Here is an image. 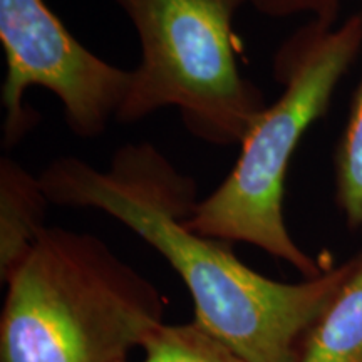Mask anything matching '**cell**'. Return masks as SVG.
<instances>
[{"instance_id":"10","label":"cell","mask_w":362,"mask_h":362,"mask_svg":"<svg viewBox=\"0 0 362 362\" xmlns=\"http://www.w3.org/2000/svg\"><path fill=\"white\" fill-rule=\"evenodd\" d=\"M257 12L269 17H293L309 16L310 21L322 24H337L342 0H243Z\"/></svg>"},{"instance_id":"3","label":"cell","mask_w":362,"mask_h":362,"mask_svg":"<svg viewBox=\"0 0 362 362\" xmlns=\"http://www.w3.org/2000/svg\"><path fill=\"white\" fill-rule=\"evenodd\" d=\"M361 49L362 13L334 25L310 21L280 44L274 79L282 93L248 129L232 171L194 206L185 221L188 228L226 243L260 248L287 262L304 279L324 274L288 233L285 178L298 143L329 110Z\"/></svg>"},{"instance_id":"8","label":"cell","mask_w":362,"mask_h":362,"mask_svg":"<svg viewBox=\"0 0 362 362\" xmlns=\"http://www.w3.org/2000/svg\"><path fill=\"white\" fill-rule=\"evenodd\" d=\"M336 200L347 226L362 230V76L336 153Z\"/></svg>"},{"instance_id":"9","label":"cell","mask_w":362,"mask_h":362,"mask_svg":"<svg viewBox=\"0 0 362 362\" xmlns=\"http://www.w3.org/2000/svg\"><path fill=\"white\" fill-rule=\"evenodd\" d=\"M141 349V362H245L194 322H165L146 339Z\"/></svg>"},{"instance_id":"2","label":"cell","mask_w":362,"mask_h":362,"mask_svg":"<svg viewBox=\"0 0 362 362\" xmlns=\"http://www.w3.org/2000/svg\"><path fill=\"white\" fill-rule=\"evenodd\" d=\"M0 362H123L166 298L93 233L47 226L6 279Z\"/></svg>"},{"instance_id":"4","label":"cell","mask_w":362,"mask_h":362,"mask_svg":"<svg viewBox=\"0 0 362 362\" xmlns=\"http://www.w3.org/2000/svg\"><path fill=\"white\" fill-rule=\"evenodd\" d=\"M133 24L138 66L117 123H138L163 107L178 110L194 138L215 146L242 144L267 103L242 74L233 17L243 0H111Z\"/></svg>"},{"instance_id":"1","label":"cell","mask_w":362,"mask_h":362,"mask_svg":"<svg viewBox=\"0 0 362 362\" xmlns=\"http://www.w3.org/2000/svg\"><path fill=\"white\" fill-rule=\"evenodd\" d=\"M52 205L90 208L155 248L187 285L193 322L245 362H296L298 347L354 269V257L287 284L243 264L228 243L188 228L197 181L151 143H128L99 170L59 156L39 175Z\"/></svg>"},{"instance_id":"6","label":"cell","mask_w":362,"mask_h":362,"mask_svg":"<svg viewBox=\"0 0 362 362\" xmlns=\"http://www.w3.org/2000/svg\"><path fill=\"white\" fill-rule=\"evenodd\" d=\"M51 205L39 176L12 158H0V280L24 260L40 233L47 228Z\"/></svg>"},{"instance_id":"5","label":"cell","mask_w":362,"mask_h":362,"mask_svg":"<svg viewBox=\"0 0 362 362\" xmlns=\"http://www.w3.org/2000/svg\"><path fill=\"white\" fill-rule=\"evenodd\" d=\"M0 42L6 79L0 93L4 148H13L39 116L25 106L33 88L52 93L69 129L79 138H98L116 121L131 69L104 61L69 33L44 0H0Z\"/></svg>"},{"instance_id":"7","label":"cell","mask_w":362,"mask_h":362,"mask_svg":"<svg viewBox=\"0 0 362 362\" xmlns=\"http://www.w3.org/2000/svg\"><path fill=\"white\" fill-rule=\"evenodd\" d=\"M296 362H362V252L298 347Z\"/></svg>"}]
</instances>
